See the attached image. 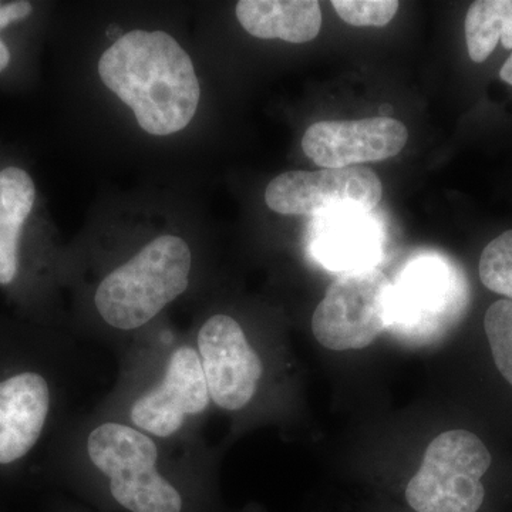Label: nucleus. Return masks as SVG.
Segmentation results:
<instances>
[{"label": "nucleus", "instance_id": "obj_1", "mask_svg": "<svg viewBox=\"0 0 512 512\" xmlns=\"http://www.w3.org/2000/svg\"><path fill=\"white\" fill-rule=\"evenodd\" d=\"M99 74L153 136L184 130L197 113L201 87L191 57L161 30L120 37L101 56Z\"/></svg>", "mask_w": 512, "mask_h": 512}, {"label": "nucleus", "instance_id": "obj_2", "mask_svg": "<svg viewBox=\"0 0 512 512\" xmlns=\"http://www.w3.org/2000/svg\"><path fill=\"white\" fill-rule=\"evenodd\" d=\"M192 255L184 239L163 235L101 281L94 303L107 325H147L190 284Z\"/></svg>", "mask_w": 512, "mask_h": 512}, {"label": "nucleus", "instance_id": "obj_3", "mask_svg": "<svg viewBox=\"0 0 512 512\" xmlns=\"http://www.w3.org/2000/svg\"><path fill=\"white\" fill-rule=\"evenodd\" d=\"M494 466L490 444L476 431H444L431 441L419 473L407 485V503L417 512H478Z\"/></svg>", "mask_w": 512, "mask_h": 512}, {"label": "nucleus", "instance_id": "obj_4", "mask_svg": "<svg viewBox=\"0 0 512 512\" xmlns=\"http://www.w3.org/2000/svg\"><path fill=\"white\" fill-rule=\"evenodd\" d=\"M468 299L460 269L441 256H419L393 284L389 328L409 342H433L463 319Z\"/></svg>", "mask_w": 512, "mask_h": 512}, {"label": "nucleus", "instance_id": "obj_5", "mask_svg": "<svg viewBox=\"0 0 512 512\" xmlns=\"http://www.w3.org/2000/svg\"><path fill=\"white\" fill-rule=\"evenodd\" d=\"M87 451L109 477L114 500L131 512H181L183 498L157 470L158 447L144 431L104 423L90 433Z\"/></svg>", "mask_w": 512, "mask_h": 512}, {"label": "nucleus", "instance_id": "obj_6", "mask_svg": "<svg viewBox=\"0 0 512 512\" xmlns=\"http://www.w3.org/2000/svg\"><path fill=\"white\" fill-rule=\"evenodd\" d=\"M392 289V282L379 269L343 272L313 313L316 340L330 350L372 345L389 328Z\"/></svg>", "mask_w": 512, "mask_h": 512}, {"label": "nucleus", "instance_id": "obj_7", "mask_svg": "<svg viewBox=\"0 0 512 512\" xmlns=\"http://www.w3.org/2000/svg\"><path fill=\"white\" fill-rule=\"evenodd\" d=\"M383 184L366 167L289 171L278 175L265 191L266 205L282 215L345 217L375 210Z\"/></svg>", "mask_w": 512, "mask_h": 512}, {"label": "nucleus", "instance_id": "obj_8", "mask_svg": "<svg viewBox=\"0 0 512 512\" xmlns=\"http://www.w3.org/2000/svg\"><path fill=\"white\" fill-rule=\"evenodd\" d=\"M198 352L214 403L229 412L244 409L254 399L264 366L237 320L208 319L198 333Z\"/></svg>", "mask_w": 512, "mask_h": 512}, {"label": "nucleus", "instance_id": "obj_9", "mask_svg": "<svg viewBox=\"0 0 512 512\" xmlns=\"http://www.w3.org/2000/svg\"><path fill=\"white\" fill-rule=\"evenodd\" d=\"M409 141V130L392 117L319 121L302 138L303 153L325 168H348L396 157Z\"/></svg>", "mask_w": 512, "mask_h": 512}, {"label": "nucleus", "instance_id": "obj_10", "mask_svg": "<svg viewBox=\"0 0 512 512\" xmlns=\"http://www.w3.org/2000/svg\"><path fill=\"white\" fill-rule=\"evenodd\" d=\"M210 400L200 355L183 346L171 355L163 382L133 404L131 421L146 433L168 439L181 430L187 417L204 412Z\"/></svg>", "mask_w": 512, "mask_h": 512}, {"label": "nucleus", "instance_id": "obj_11", "mask_svg": "<svg viewBox=\"0 0 512 512\" xmlns=\"http://www.w3.org/2000/svg\"><path fill=\"white\" fill-rule=\"evenodd\" d=\"M312 252L329 271L343 274L375 268L382 255V238L376 225L363 220L362 215L332 217L316 229Z\"/></svg>", "mask_w": 512, "mask_h": 512}, {"label": "nucleus", "instance_id": "obj_12", "mask_svg": "<svg viewBox=\"0 0 512 512\" xmlns=\"http://www.w3.org/2000/svg\"><path fill=\"white\" fill-rule=\"evenodd\" d=\"M237 18L249 35L295 45L312 42L322 28L316 0H241Z\"/></svg>", "mask_w": 512, "mask_h": 512}, {"label": "nucleus", "instance_id": "obj_13", "mask_svg": "<svg viewBox=\"0 0 512 512\" xmlns=\"http://www.w3.org/2000/svg\"><path fill=\"white\" fill-rule=\"evenodd\" d=\"M35 200V183L25 170L9 165L0 171V286L18 278L20 238Z\"/></svg>", "mask_w": 512, "mask_h": 512}, {"label": "nucleus", "instance_id": "obj_14", "mask_svg": "<svg viewBox=\"0 0 512 512\" xmlns=\"http://www.w3.org/2000/svg\"><path fill=\"white\" fill-rule=\"evenodd\" d=\"M505 6L507 0H478L468 9L467 50L474 63H484L500 42Z\"/></svg>", "mask_w": 512, "mask_h": 512}, {"label": "nucleus", "instance_id": "obj_15", "mask_svg": "<svg viewBox=\"0 0 512 512\" xmlns=\"http://www.w3.org/2000/svg\"><path fill=\"white\" fill-rule=\"evenodd\" d=\"M488 356L495 373L512 393V301L498 299L488 306L483 319Z\"/></svg>", "mask_w": 512, "mask_h": 512}, {"label": "nucleus", "instance_id": "obj_16", "mask_svg": "<svg viewBox=\"0 0 512 512\" xmlns=\"http://www.w3.org/2000/svg\"><path fill=\"white\" fill-rule=\"evenodd\" d=\"M481 284L512 301V229L494 238L478 261Z\"/></svg>", "mask_w": 512, "mask_h": 512}, {"label": "nucleus", "instance_id": "obj_17", "mask_svg": "<svg viewBox=\"0 0 512 512\" xmlns=\"http://www.w3.org/2000/svg\"><path fill=\"white\" fill-rule=\"evenodd\" d=\"M339 18L356 28H382L392 22L399 10L397 0H333Z\"/></svg>", "mask_w": 512, "mask_h": 512}, {"label": "nucleus", "instance_id": "obj_18", "mask_svg": "<svg viewBox=\"0 0 512 512\" xmlns=\"http://www.w3.org/2000/svg\"><path fill=\"white\" fill-rule=\"evenodd\" d=\"M33 6L30 2H0V30L8 28L9 25L28 19L32 15ZM10 52L8 46L0 39V73L9 66Z\"/></svg>", "mask_w": 512, "mask_h": 512}, {"label": "nucleus", "instance_id": "obj_19", "mask_svg": "<svg viewBox=\"0 0 512 512\" xmlns=\"http://www.w3.org/2000/svg\"><path fill=\"white\" fill-rule=\"evenodd\" d=\"M501 43L505 49H512V0H507V6H505Z\"/></svg>", "mask_w": 512, "mask_h": 512}, {"label": "nucleus", "instance_id": "obj_20", "mask_svg": "<svg viewBox=\"0 0 512 512\" xmlns=\"http://www.w3.org/2000/svg\"><path fill=\"white\" fill-rule=\"evenodd\" d=\"M500 77L505 83L511 84L512 86V53L510 57H508L507 62L501 67Z\"/></svg>", "mask_w": 512, "mask_h": 512}]
</instances>
